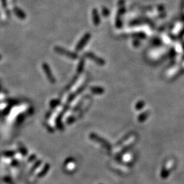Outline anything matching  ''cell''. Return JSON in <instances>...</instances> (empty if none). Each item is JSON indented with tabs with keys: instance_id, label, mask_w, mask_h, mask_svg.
Segmentation results:
<instances>
[{
	"instance_id": "7a4b0ae2",
	"label": "cell",
	"mask_w": 184,
	"mask_h": 184,
	"mask_svg": "<svg viewBox=\"0 0 184 184\" xmlns=\"http://www.w3.org/2000/svg\"><path fill=\"white\" fill-rule=\"evenodd\" d=\"M85 57L89 58V59H91L92 61H95V63H97V65H104L105 64V61L104 59H102V58L97 57V55H94V54L93 53V52H85Z\"/></svg>"
},
{
	"instance_id": "9c48e42d",
	"label": "cell",
	"mask_w": 184,
	"mask_h": 184,
	"mask_svg": "<svg viewBox=\"0 0 184 184\" xmlns=\"http://www.w3.org/2000/svg\"><path fill=\"white\" fill-rule=\"evenodd\" d=\"M102 14L103 16H104V17H106V16H108V14H109V10H108V9L106 8V7H103L102 8Z\"/></svg>"
},
{
	"instance_id": "8fae6325",
	"label": "cell",
	"mask_w": 184,
	"mask_h": 184,
	"mask_svg": "<svg viewBox=\"0 0 184 184\" xmlns=\"http://www.w3.org/2000/svg\"><path fill=\"white\" fill-rule=\"evenodd\" d=\"M144 104L143 102H139L138 103V104H136V108H138V107H139L138 108H140L142 106H144Z\"/></svg>"
},
{
	"instance_id": "5b68a950",
	"label": "cell",
	"mask_w": 184,
	"mask_h": 184,
	"mask_svg": "<svg viewBox=\"0 0 184 184\" xmlns=\"http://www.w3.org/2000/svg\"><path fill=\"white\" fill-rule=\"evenodd\" d=\"M85 76H80V77L77 80V81L75 82L74 85H73L72 88L70 89V91L72 92V93H74V92L76 91V90H77L78 88L82 85V83H83L84 81H85Z\"/></svg>"
},
{
	"instance_id": "52a82bcc",
	"label": "cell",
	"mask_w": 184,
	"mask_h": 184,
	"mask_svg": "<svg viewBox=\"0 0 184 184\" xmlns=\"http://www.w3.org/2000/svg\"><path fill=\"white\" fill-rule=\"evenodd\" d=\"M90 91H91V92L92 93H93V94H96V95H100V94H102V93H104V89H103L102 87H91V88H90Z\"/></svg>"
},
{
	"instance_id": "6da1fadb",
	"label": "cell",
	"mask_w": 184,
	"mask_h": 184,
	"mask_svg": "<svg viewBox=\"0 0 184 184\" xmlns=\"http://www.w3.org/2000/svg\"><path fill=\"white\" fill-rule=\"evenodd\" d=\"M55 50L58 52V53L64 55L67 57L70 58L72 59H76L78 58V55L76 53L70 51V50H67L62 47H60V46H55Z\"/></svg>"
},
{
	"instance_id": "3957f363",
	"label": "cell",
	"mask_w": 184,
	"mask_h": 184,
	"mask_svg": "<svg viewBox=\"0 0 184 184\" xmlns=\"http://www.w3.org/2000/svg\"><path fill=\"white\" fill-rule=\"evenodd\" d=\"M90 37H91V35H90L89 33H85V34L82 36V37L80 39L78 44H76V51H79V50L82 49V48L84 47V46H85V45L87 44L88 41H89Z\"/></svg>"
},
{
	"instance_id": "ba28073f",
	"label": "cell",
	"mask_w": 184,
	"mask_h": 184,
	"mask_svg": "<svg viewBox=\"0 0 184 184\" xmlns=\"http://www.w3.org/2000/svg\"><path fill=\"white\" fill-rule=\"evenodd\" d=\"M84 65H85V61H84V59H80V61H79V63H78V67H77V72L80 73L81 72L82 70H83L84 68Z\"/></svg>"
},
{
	"instance_id": "8992f818",
	"label": "cell",
	"mask_w": 184,
	"mask_h": 184,
	"mask_svg": "<svg viewBox=\"0 0 184 184\" xmlns=\"http://www.w3.org/2000/svg\"><path fill=\"white\" fill-rule=\"evenodd\" d=\"M92 20H93V22L95 25H98L100 22V18H99V16L96 9H93V12H92Z\"/></svg>"
},
{
	"instance_id": "277c9868",
	"label": "cell",
	"mask_w": 184,
	"mask_h": 184,
	"mask_svg": "<svg viewBox=\"0 0 184 184\" xmlns=\"http://www.w3.org/2000/svg\"><path fill=\"white\" fill-rule=\"evenodd\" d=\"M42 67H43V70H44V72L46 74V77H47L48 80L51 82V83H55V78L54 77L53 74L50 70L49 66H48L47 63H43L42 65Z\"/></svg>"
},
{
	"instance_id": "30bf717a",
	"label": "cell",
	"mask_w": 184,
	"mask_h": 184,
	"mask_svg": "<svg viewBox=\"0 0 184 184\" xmlns=\"http://www.w3.org/2000/svg\"><path fill=\"white\" fill-rule=\"evenodd\" d=\"M80 97H81V95H78V96H76V98H75V99H74V100H73V102H72V106H74V105L76 104V103H77V102H78V100H80Z\"/></svg>"
}]
</instances>
